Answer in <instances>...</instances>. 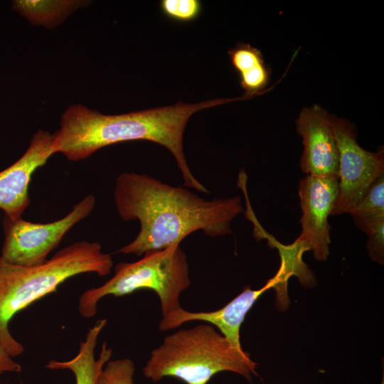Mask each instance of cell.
Listing matches in <instances>:
<instances>
[{
	"label": "cell",
	"instance_id": "obj_2",
	"mask_svg": "<svg viewBox=\"0 0 384 384\" xmlns=\"http://www.w3.org/2000/svg\"><path fill=\"white\" fill-rule=\"evenodd\" d=\"M238 100L215 99L196 104L178 102L173 105L120 114H103L82 105H73L62 114L60 128L53 134L52 146L55 154L61 153L68 160L77 161L116 143L153 142L172 154L185 186L209 193L187 164L183 149V132L188 120L196 112Z\"/></svg>",
	"mask_w": 384,
	"mask_h": 384
},
{
	"label": "cell",
	"instance_id": "obj_11",
	"mask_svg": "<svg viewBox=\"0 0 384 384\" xmlns=\"http://www.w3.org/2000/svg\"><path fill=\"white\" fill-rule=\"evenodd\" d=\"M280 284V277L276 273L260 289L253 290L247 287L225 306L215 311L191 312L181 307L164 316L159 329L161 331H168L191 321L207 322L215 326L234 348L242 351L240 341V329L246 314L265 292L272 287L278 288Z\"/></svg>",
	"mask_w": 384,
	"mask_h": 384
},
{
	"label": "cell",
	"instance_id": "obj_17",
	"mask_svg": "<svg viewBox=\"0 0 384 384\" xmlns=\"http://www.w3.org/2000/svg\"><path fill=\"white\" fill-rule=\"evenodd\" d=\"M159 6L165 16L181 23L196 20L202 10L201 3L198 0H161Z\"/></svg>",
	"mask_w": 384,
	"mask_h": 384
},
{
	"label": "cell",
	"instance_id": "obj_15",
	"mask_svg": "<svg viewBox=\"0 0 384 384\" xmlns=\"http://www.w3.org/2000/svg\"><path fill=\"white\" fill-rule=\"evenodd\" d=\"M87 3L83 1L16 0L12 1V9L33 24L53 28Z\"/></svg>",
	"mask_w": 384,
	"mask_h": 384
},
{
	"label": "cell",
	"instance_id": "obj_18",
	"mask_svg": "<svg viewBox=\"0 0 384 384\" xmlns=\"http://www.w3.org/2000/svg\"><path fill=\"white\" fill-rule=\"evenodd\" d=\"M134 364L130 359L108 361L101 371L97 384H134Z\"/></svg>",
	"mask_w": 384,
	"mask_h": 384
},
{
	"label": "cell",
	"instance_id": "obj_20",
	"mask_svg": "<svg viewBox=\"0 0 384 384\" xmlns=\"http://www.w3.org/2000/svg\"><path fill=\"white\" fill-rule=\"evenodd\" d=\"M21 365L16 362L0 345V375L6 372H20Z\"/></svg>",
	"mask_w": 384,
	"mask_h": 384
},
{
	"label": "cell",
	"instance_id": "obj_12",
	"mask_svg": "<svg viewBox=\"0 0 384 384\" xmlns=\"http://www.w3.org/2000/svg\"><path fill=\"white\" fill-rule=\"evenodd\" d=\"M107 324L105 319H98L88 329L85 339L80 343L78 353L67 361H50L46 366L51 370L68 369L75 378V384H97L98 377L105 364L110 361L112 350L103 343L97 359L95 357V349L98 336Z\"/></svg>",
	"mask_w": 384,
	"mask_h": 384
},
{
	"label": "cell",
	"instance_id": "obj_8",
	"mask_svg": "<svg viewBox=\"0 0 384 384\" xmlns=\"http://www.w3.org/2000/svg\"><path fill=\"white\" fill-rule=\"evenodd\" d=\"M338 192V177L306 176L299 181V196L302 215V232L297 238L318 261L329 255L331 215Z\"/></svg>",
	"mask_w": 384,
	"mask_h": 384
},
{
	"label": "cell",
	"instance_id": "obj_10",
	"mask_svg": "<svg viewBox=\"0 0 384 384\" xmlns=\"http://www.w3.org/2000/svg\"><path fill=\"white\" fill-rule=\"evenodd\" d=\"M296 127L304 144L302 171L306 176H338V149L330 114L316 105L305 107L296 120Z\"/></svg>",
	"mask_w": 384,
	"mask_h": 384
},
{
	"label": "cell",
	"instance_id": "obj_4",
	"mask_svg": "<svg viewBox=\"0 0 384 384\" xmlns=\"http://www.w3.org/2000/svg\"><path fill=\"white\" fill-rule=\"evenodd\" d=\"M257 366L248 353L234 348L213 326L201 324L166 336L151 352L142 371L153 382L174 377L186 384H208L222 371L251 381L252 375H257Z\"/></svg>",
	"mask_w": 384,
	"mask_h": 384
},
{
	"label": "cell",
	"instance_id": "obj_7",
	"mask_svg": "<svg viewBox=\"0 0 384 384\" xmlns=\"http://www.w3.org/2000/svg\"><path fill=\"white\" fill-rule=\"evenodd\" d=\"M330 119L338 149V192L331 215L350 214L384 174V151L363 149L352 124L331 114Z\"/></svg>",
	"mask_w": 384,
	"mask_h": 384
},
{
	"label": "cell",
	"instance_id": "obj_19",
	"mask_svg": "<svg viewBox=\"0 0 384 384\" xmlns=\"http://www.w3.org/2000/svg\"><path fill=\"white\" fill-rule=\"evenodd\" d=\"M368 235L367 247L370 257L380 264L384 261V220L371 225L366 231Z\"/></svg>",
	"mask_w": 384,
	"mask_h": 384
},
{
	"label": "cell",
	"instance_id": "obj_21",
	"mask_svg": "<svg viewBox=\"0 0 384 384\" xmlns=\"http://www.w3.org/2000/svg\"><path fill=\"white\" fill-rule=\"evenodd\" d=\"M381 384H384V382H383V380H382V383H381Z\"/></svg>",
	"mask_w": 384,
	"mask_h": 384
},
{
	"label": "cell",
	"instance_id": "obj_16",
	"mask_svg": "<svg viewBox=\"0 0 384 384\" xmlns=\"http://www.w3.org/2000/svg\"><path fill=\"white\" fill-rule=\"evenodd\" d=\"M350 214L356 226L364 233L373 223L384 220V174L374 181Z\"/></svg>",
	"mask_w": 384,
	"mask_h": 384
},
{
	"label": "cell",
	"instance_id": "obj_9",
	"mask_svg": "<svg viewBox=\"0 0 384 384\" xmlns=\"http://www.w3.org/2000/svg\"><path fill=\"white\" fill-rule=\"evenodd\" d=\"M53 134L38 129L25 153L0 172V209L11 220L21 218L30 204L28 186L34 171L55 154Z\"/></svg>",
	"mask_w": 384,
	"mask_h": 384
},
{
	"label": "cell",
	"instance_id": "obj_3",
	"mask_svg": "<svg viewBox=\"0 0 384 384\" xmlns=\"http://www.w3.org/2000/svg\"><path fill=\"white\" fill-rule=\"evenodd\" d=\"M111 255L97 242L79 241L58 251L44 263L33 266L11 264L0 257V345L12 357L23 346L9 331L12 318L29 305L55 292L67 279L83 273L110 274Z\"/></svg>",
	"mask_w": 384,
	"mask_h": 384
},
{
	"label": "cell",
	"instance_id": "obj_6",
	"mask_svg": "<svg viewBox=\"0 0 384 384\" xmlns=\"http://www.w3.org/2000/svg\"><path fill=\"white\" fill-rule=\"evenodd\" d=\"M95 205V197L87 195L65 216L48 223H35L21 218L11 220L6 218L3 223L5 240L0 257L9 263L23 266L44 263L48 255L59 245L65 235L87 218Z\"/></svg>",
	"mask_w": 384,
	"mask_h": 384
},
{
	"label": "cell",
	"instance_id": "obj_22",
	"mask_svg": "<svg viewBox=\"0 0 384 384\" xmlns=\"http://www.w3.org/2000/svg\"><path fill=\"white\" fill-rule=\"evenodd\" d=\"M1 384H5V383H1Z\"/></svg>",
	"mask_w": 384,
	"mask_h": 384
},
{
	"label": "cell",
	"instance_id": "obj_14",
	"mask_svg": "<svg viewBox=\"0 0 384 384\" xmlns=\"http://www.w3.org/2000/svg\"><path fill=\"white\" fill-rule=\"evenodd\" d=\"M228 53L232 65L239 75L245 96L252 97L267 91L264 90L270 80V70L259 49L248 43H239Z\"/></svg>",
	"mask_w": 384,
	"mask_h": 384
},
{
	"label": "cell",
	"instance_id": "obj_13",
	"mask_svg": "<svg viewBox=\"0 0 384 384\" xmlns=\"http://www.w3.org/2000/svg\"><path fill=\"white\" fill-rule=\"evenodd\" d=\"M246 207L245 215L254 225L255 238L257 240L266 239L268 245L279 252L281 263L277 272L280 276L281 286L278 292L287 295V281L293 275L297 277L302 284H311L314 280V275L302 259L303 254L307 251L304 244L297 238L290 245H282L261 226L250 204L247 203Z\"/></svg>",
	"mask_w": 384,
	"mask_h": 384
},
{
	"label": "cell",
	"instance_id": "obj_5",
	"mask_svg": "<svg viewBox=\"0 0 384 384\" xmlns=\"http://www.w3.org/2000/svg\"><path fill=\"white\" fill-rule=\"evenodd\" d=\"M134 262H120L114 274L99 287L86 290L79 299L78 309L85 318L95 316L97 303L108 295L121 297L149 289L159 296L163 317L181 308L179 297L191 284L186 255L180 244L148 252Z\"/></svg>",
	"mask_w": 384,
	"mask_h": 384
},
{
	"label": "cell",
	"instance_id": "obj_1",
	"mask_svg": "<svg viewBox=\"0 0 384 384\" xmlns=\"http://www.w3.org/2000/svg\"><path fill=\"white\" fill-rule=\"evenodd\" d=\"M114 201L119 217L137 220L140 230L116 252L141 256L164 250L202 230L215 238L233 233L232 220L243 210L239 196L206 200L146 174L122 173L115 181Z\"/></svg>",
	"mask_w": 384,
	"mask_h": 384
}]
</instances>
